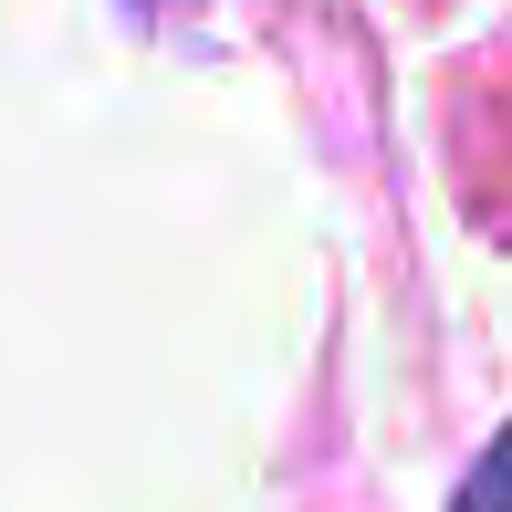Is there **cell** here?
<instances>
[{
    "label": "cell",
    "mask_w": 512,
    "mask_h": 512,
    "mask_svg": "<svg viewBox=\"0 0 512 512\" xmlns=\"http://www.w3.org/2000/svg\"><path fill=\"white\" fill-rule=\"evenodd\" d=\"M450 512H512V429L492 439V460L460 481V502H450Z\"/></svg>",
    "instance_id": "obj_1"
}]
</instances>
